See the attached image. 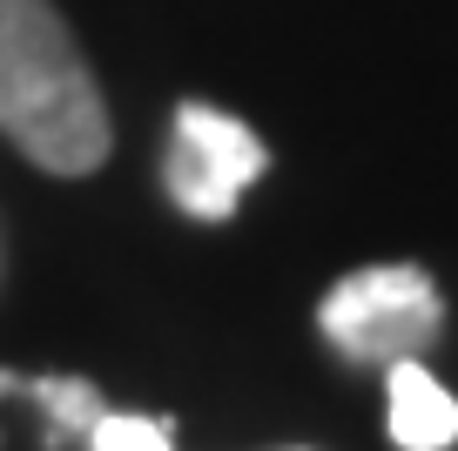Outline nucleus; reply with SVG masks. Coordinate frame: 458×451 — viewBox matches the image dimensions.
<instances>
[{
	"label": "nucleus",
	"mask_w": 458,
	"mask_h": 451,
	"mask_svg": "<svg viewBox=\"0 0 458 451\" xmlns=\"http://www.w3.org/2000/svg\"><path fill=\"white\" fill-rule=\"evenodd\" d=\"M28 397H41L47 411H55V424H68V431H88L95 424V391H88L81 378H47V384H21Z\"/></svg>",
	"instance_id": "423d86ee"
},
{
	"label": "nucleus",
	"mask_w": 458,
	"mask_h": 451,
	"mask_svg": "<svg viewBox=\"0 0 458 451\" xmlns=\"http://www.w3.org/2000/svg\"><path fill=\"white\" fill-rule=\"evenodd\" d=\"M0 128L47 175L108 162V101L55 0H0Z\"/></svg>",
	"instance_id": "f257e3e1"
},
{
	"label": "nucleus",
	"mask_w": 458,
	"mask_h": 451,
	"mask_svg": "<svg viewBox=\"0 0 458 451\" xmlns=\"http://www.w3.org/2000/svg\"><path fill=\"white\" fill-rule=\"evenodd\" d=\"M0 391H21V378H7V370H0Z\"/></svg>",
	"instance_id": "0eeeda50"
},
{
	"label": "nucleus",
	"mask_w": 458,
	"mask_h": 451,
	"mask_svg": "<svg viewBox=\"0 0 458 451\" xmlns=\"http://www.w3.org/2000/svg\"><path fill=\"white\" fill-rule=\"evenodd\" d=\"M317 324L351 364H398V357H418L438 344L445 296L418 263H371L351 269L317 303Z\"/></svg>",
	"instance_id": "f03ea898"
},
{
	"label": "nucleus",
	"mask_w": 458,
	"mask_h": 451,
	"mask_svg": "<svg viewBox=\"0 0 458 451\" xmlns=\"http://www.w3.org/2000/svg\"><path fill=\"white\" fill-rule=\"evenodd\" d=\"M263 169H270V156H263V141L250 135L236 115L209 108V101H182V108H175L162 183H169V196H175L182 216H196V223H229V216H236V196H243Z\"/></svg>",
	"instance_id": "7ed1b4c3"
},
{
	"label": "nucleus",
	"mask_w": 458,
	"mask_h": 451,
	"mask_svg": "<svg viewBox=\"0 0 458 451\" xmlns=\"http://www.w3.org/2000/svg\"><path fill=\"white\" fill-rule=\"evenodd\" d=\"M88 445H95V451H175V445H169V424L129 418V411H95Z\"/></svg>",
	"instance_id": "39448f33"
},
{
	"label": "nucleus",
	"mask_w": 458,
	"mask_h": 451,
	"mask_svg": "<svg viewBox=\"0 0 458 451\" xmlns=\"http://www.w3.org/2000/svg\"><path fill=\"white\" fill-rule=\"evenodd\" d=\"M385 418H391V445L398 451H452L458 445V397L431 378L418 357L385 364Z\"/></svg>",
	"instance_id": "20e7f679"
}]
</instances>
